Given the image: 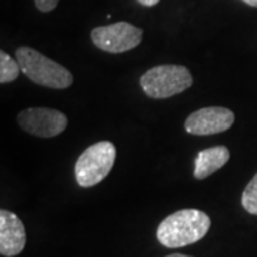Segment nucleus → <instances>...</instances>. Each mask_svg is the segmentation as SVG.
Returning <instances> with one entry per match:
<instances>
[{"label":"nucleus","instance_id":"obj_1","mask_svg":"<svg viewBox=\"0 0 257 257\" xmlns=\"http://www.w3.org/2000/svg\"><path fill=\"white\" fill-rule=\"evenodd\" d=\"M210 217L197 209H183L167 216L159 224L156 237L162 246L179 248L197 243L210 229Z\"/></svg>","mask_w":257,"mask_h":257},{"label":"nucleus","instance_id":"obj_2","mask_svg":"<svg viewBox=\"0 0 257 257\" xmlns=\"http://www.w3.org/2000/svg\"><path fill=\"white\" fill-rule=\"evenodd\" d=\"M16 60L22 73L33 83L50 89H67L73 83V74L64 66L49 59L29 46L16 50Z\"/></svg>","mask_w":257,"mask_h":257},{"label":"nucleus","instance_id":"obj_3","mask_svg":"<svg viewBox=\"0 0 257 257\" xmlns=\"http://www.w3.org/2000/svg\"><path fill=\"white\" fill-rule=\"evenodd\" d=\"M193 84L190 70L180 64H162L149 69L140 77V86L147 97L169 99Z\"/></svg>","mask_w":257,"mask_h":257},{"label":"nucleus","instance_id":"obj_4","mask_svg":"<svg viewBox=\"0 0 257 257\" xmlns=\"http://www.w3.org/2000/svg\"><path fill=\"white\" fill-rule=\"evenodd\" d=\"M116 155V146L107 140L97 142L87 147L74 165L77 184L80 187H93L103 182L114 166Z\"/></svg>","mask_w":257,"mask_h":257},{"label":"nucleus","instance_id":"obj_5","mask_svg":"<svg viewBox=\"0 0 257 257\" xmlns=\"http://www.w3.org/2000/svg\"><path fill=\"white\" fill-rule=\"evenodd\" d=\"M92 42L97 49L109 53H124L138 47L143 37V30L127 22H119L92 30Z\"/></svg>","mask_w":257,"mask_h":257},{"label":"nucleus","instance_id":"obj_6","mask_svg":"<svg viewBox=\"0 0 257 257\" xmlns=\"http://www.w3.org/2000/svg\"><path fill=\"white\" fill-rule=\"evenodd\" d=\"M18 123L32 136L55 138L67 127V116L56 109L29 107L19 113Z\"/></svg>","mask_w":257,"mask_h":257},{"label":"nucleus","instance_id":"obj_7","mask_svg":"<svg viewBox=\"0 0 257 257\" xmlns=\"http://www.w3.org/2000/svg\"><path fill=\"white\" fill-rule=\"evenodd\" d=\"M234 113L227 107L211 106L193 111L184 121V128L189 135L210 136L229 130L234 123Z\"/></svg>","mask_w":257,"mask_h":257},{"label":"nucleus","instance_id":"obj_8","mask_svg":"<svg viewBox=\"0 0 257 257\" xmlns=\"http://www.w3.org/2000/svg\"><path fill=\"white\" fill-rule=\"evenodd\" d=\"M26 246V230L18 214L9 210H0V254L15 257Z\"/></svg>","mask_w":257,"mask_h":257},{"label":"nucleus","instance_id":"obj_9","mask_svg":"<svg viewBox=\"0 0 257 257\" xmlns=\"http://www.w3.org/2000/svg\"><path fill=\"white\" fill-rule=\"evenodd\" d=\"M230 160V150L226 146H213L197 153L194 162V177L203 180L209 177Z\"/></svg>","mask_w":257,"mask_h":257},{"label":"nucleus","instance_id":"obj_10","mask_svg":"<svg viewBox=\"0 0 257 257\" xmlns=\"http://www.w3.org/2000/svg\"><path fill=\"white\" fill-rule=\"evenodd\" d=\"M20 72L22 70H20L18 60H15L12 56L2 50L0 52V83L6 84V83L15 82Z\"/></svg>","mask_w":257,"mask_h":257},{"label":"nucleus","instance_id":"obj_11","mask_svg":"<svg viewBox=\"0 0 257 257\" xmlns=\"http://www.w3.org/2000/svg\"><path fill=\"white\" fill-rule=\"evenodd\" d=\"M241 206L247 213L253 214V216H257V173L248 182L246 189L243 190Z\"/></svg>","mask_w":257,"mask_h":257},{"label":"nucleus","instance_id":"obj_12","mask_svg":"<svg viewBox=\"0 0 257 257\" xmlns=\"http://www.w3.org/2000/svg\"><path fill=\"white\" fill-rule=\"evenodd\" d=\"M35 5H36L37 10L47 13V12H52L57 8L59 0H35Z\"/></svg>","mask_w":257,"mask_h":257},{"label":"nucleus","instance_id":"obj_13","mask_svg":"<svg viewBox=\"0 0 257 257\" xmlns=\"http://www.w3.org/2000/svg\"><path fill=\"white\" fill-rule=\"evenodd\" d=\"M160 0H138L139 5L142 6H146V8H152V6H156Z\"/></svg>","mask_w":257,"mask_h":257},{"label":"nucleus","instance_id":"obj_14","mask_svg":"<svg viewBox=\"0 0 257 257\" xmlns=\"http://www.w3.org/2000/svg\"><path fill=\"white\" fill-rule=\"evenodd\" d=\"M241 2H244L246 5L251 6V8H257V0H241Z\"/></svg>","mask_w":257,"mask_h":257},{"label":"nucleus","instance_id":"obj_15","mask_svg":"<svg viewBox=\"0 0 257 257\" xmlns=\"http://www.w3.org/2000/svg\"><path fill=\"white\" fill-rule=\"evenodd\" d=\"M166 257H193V256H187V254H180V253H173V254H169Z\"/></svg>","mask_w":257,"mask_h":257}]
</instances>
